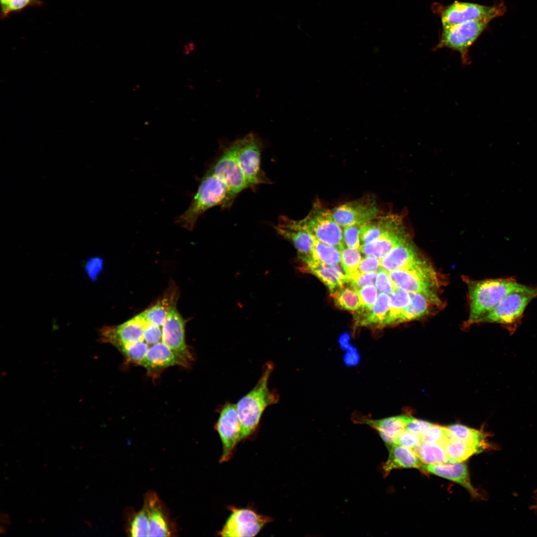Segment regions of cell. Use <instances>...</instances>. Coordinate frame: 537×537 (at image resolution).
<instances>
[{"mask_svg": "<svg viewBox=\"0 0 537 537\" xmlns=\"http://www.w3.org/2000/svg\"><path fill=\"white\" fill-rule=\"evenodd\" d=\"M469 323L477 322L491 311L505 297L517 291L537 289L521 284L513 278L487 279L469 281Z\"/></svg>", "mask_w": 537, "mask_h": 537, "instance_id": "1", "label": "cell"}, {"mask_svg": "<svg viewBox=\"0 0 537 537\" xmlns=\"http://www.w3.org/2000/svg\"><path fill=\"white\" fill-rule=\"evenodd\" d=\"M273 370V364L266 363L257 383L236 404L241 427V441L255 432L266 409L278 401L277 394L270 391L268 387L269 379Z\"/></svg>", "mask_w": 537, "mask_h": 537, "instance_id": "2", "label": "cell"}, {"mask_svg": "<svg viewBox=\"0 0 537 537\" xmlns=\"http://www.w3.org/2000/svg\"><path fill=\"white\" fill-rule=\"evenodd\" d=\"M233 201L225 181L209 169L202 178L188 208L176 222L183 228L192 230L199 217L207 210L219 205L228 208Z\"/></svg>", "mask_w": 537, "mask_h": 537, "instance_id": "3", "label": "cell"}, {"mask_svg": "<svg viewBox=\"0 0 537 537\" xmlns=\"http://www.w3.org/2000/svg\"><path fill=\"white\" fill-rule=\"evenodd\" d=\"M388 272L396 289L409 293L422 294L433 304L442 305V301L437 293L439 282L437 274L427 262L406 269Z\"/></svg>", "mask_w": 537, "mask_h": 537, "instance_id": "4", "label": "cell"}, {"mask_svg": "<svg viewBox=\"0 0 537 537\" xmlns=\"http://www.w3.org/2000/svg\"><path fill=\"white\" fill-rule=\"evenodd\" d=\"M298 222L303 228L320 242L335 247L340 251L345 247L342 227L334 220L331 210L318 201L314 203L308 215Z\"/></svg>", "mask_w": 537, "mask_h": 537, "instance_id": "5", "label": "cell"}, {"mask_svg": "<svg viewBox=\"0 0 537 537\" xmlns=\"http://www.w3.org/2000/svg\"><path fill=\"white\" fill-rule=\"evenodd\" d=\"M489 22L473 20L443 28L435 49L448 48L458 52L462 64H470L469 49Z\"/></svg>", "mask_w": 537, "mask_h": 537, "instance_id": "6", "label": "cell"}, {"mask_svg": "<svg viewBox=\"0 0 537 537\" xmlns=\"http://www.w3.org/2000/svg\"><path fill=\"white\" fill-rule=\"evenodd\" d=\"M506 6L503 3L492 6L477 3L454 1L443 7L440 12L443 28H448L465 22L483 20L490 22L492 19L504 15Z\"/></svg>", "mask_w": 537, "mask_h": 537, "instance_id": "7", "label": "cell"}, {"mask_svg": "<svg viewBox=\"0 0 537 537\" xmlns=\"http://www.w3.org/2000/svg\"><path fill=\"white\" fill-rule=\"evenodd\" d=\"M235 143L236 160L249 188L269 182L261 169L262 143L259 138L250 133Z\"/></svg>", "mask_w": 537, "mask_h": 537, "instance_id": "8", "label": "cell"}, {"mask_svg": "<svg viewBox=\"0 0 537 537\" xmlns=\"http://www.w3.org/2000/svg\"><path fill=\"white\" fill-rule=\"evenodd\" d=\"M537 297L533 291H517L505 297L491 311L477 322L500 324L512 326L520 322L528 304Z\"/></svg>", "mask_w": 537, "mask_h": 537, "instance_id": "9", "label": "cell"}, {"mask_svg": "<svg viewBox=\"0 0 537 537\" xmlns=\"http://www.w3.org/2000/svg\"><path fill=\"white\" fill-rule=\"evenodd\" d=\"M219 535L223 537H254L272 519L248 508H231Z\"/></svg>", "mask_w": 537, "mask_h": 537, "instance_id": "10", "label": "cell"}, {"mask_svg": "<svg viewBox=\"0 0 537 537\" xmlns=\"http://www.w3.org/2000/svg\"><path fill=\"white\" fill-rule=\"evenodd\" d=\"M222 445L220 462L227 461L232 457L235 447L241 441V424L236 404L226 403L221 408L215 425Z\"/></svg>", "mask_w": 537, "mask_h": 537, "instance_id": "11", "label": "cell"}, {"mask_svg": "<svg viewBox=\"0 0 537 537\" xmlns=\"http://www.w3.org/2000/svg\"><path fill=\"white\" fill-rule=\"evenodd\" d=\"M210 170L225 181L234 201L241 192L249 188L236 160L235 141L223 150Z\"/></svg>", "mask_w": 537, "mask_h": 537, "instance_id": "12", "label": "cell"}, {"mask_svg": "<svg viewBox=\"0 0 537 537\" xmlns=\"http://www.w3.org/2000/svg\"><path fill=\"white\" fill-rule=\"evenodd\" d=\"M336 222L342 227L352 225H363L379 216L375 200L365 197L339 205L331 210Z\"/></svg>", "mask_w": 537, "mask_h": 537, "instance_id": "13", "label": "cell"}, {"mask_svg": "<svg viewBox=\"0 0 537 537\" xmlns=\"http://www.w3.org/2000/svg\"><path fill=\"white\" fill-rule=\"evenodd\" d=\"M275 229L279 235L293 245L304 268L314 261L312 248L315 238L300 225L298 220L281 216Z\"/></svg>", "mask_w": 537, "mask_h": 537, "instance_id": "14", "label": "cell"}, {"mask_svg": "<svg viewBox=\"0 0 537 537\" xmlns=\"http://www.w3.org/2000/svg\"><path fill=\"white\" fill-rule=\"evenodd\" d=\"M184 327L183 318L175 305L173 306L162 326L163 340L171 350L191 363L193 358L185 342Z\"/></svg>", "mask_w": 537, "mask_h": 537, "instance_id": "15", "label": "cell"}, {"mask_svg": "<svg viewBox=\"0 0 537 537\" xmlns=\"http://www.w3.org/2000/svg\"><path fill=\"white\" fill-rule=\"evenodd\" d=\"M380 261L381 268L387 272L406 269L426 262L420 257L410 237L392 249Z\"/></svg>", "mask_w": 537, "mask_h": 537, "instance_id": "16", "label": "cell"}, {"mask_svg": "<svg viewBox=\"0 0 537 537\" xmlns=\"http://www.w3.org/2000/svg\"><path fill=\"white\" fill-rule=\"evenodd\" d=\"M143 506L148 513L150 537H170L174 533L169 515L162 502L154 492L148 493Z\"/></svg>", "mask_w": 537, "mask_h": 537, "instance_id": "17", "label": "cell"}, {"mask_svg": "<svg viewBox=\"0 0 537 537\" xmlns=\"http://www.w3.org/2000/svg\"><path fill=\"white\" fill-rule=\"evenodd\" d=\"M409 237L402 224L370 243L361 245L359 249L366 256L374 257L380 260L392 249L404 243Z\"/></svg>", "mask_w": 537, "mask_h": 537, "instance_id": "18", "label": "cell"}, {"mask_svg": "<svg viewBox=\"0 0 537 537\" xmlns=\"http://www.w3.org/2000/svg\"><path fill=\"white\" fill-rule=\"evenodd\" d=\"M389 308L390 295L386 293H380L370 310L359 308L354 312L356 324L361 326L385 327Z\"/></svg>", "mask_w": 537, "mask_h": 537, "instance_id": "19", "label": "cell"}, {"mask_svg": "<svg viewBox=\"0 0 537 537\" xmlns=\"http://www.w3.org/2000/svg\"><path fill=\"white\" fill-rule=\"evenodd\" d=\"M452 464H424L420 469L455 482L467 489L473 496H477V493L470 483L466 464L461 462Z\"/></svg>", "mask_w": 537, "mask_h": 537, "instance_id": "20", "label": "cell"}, {"mask_svg": "<svg viewBox=\"0 0 537 537\" xmlns=\"http://www.w3.org/2000/svg\"><path fill=\"white\" fill-rule=\"evenodd\" d=\"M401 216L396 214L379 215L360 227V244L370 243L385 233L401 226L403 224Z\"/></svg>", "mask_w": 537, "mask_h": 537, "instance_id": "21", "label": "cell"}, {"mask_svg": "<svg viewBox=\"0 0 537 537\" xmlns=\"http://www.w3.org/2000/svg\"><path fill=\"white\" fill-rule=\"evenodd\" d=\"M408 416L400 415L380 420L365 419L363 422L377 431L388 448L405 430Z\"/></svg>", "mask_w": 537, "mask_h": 537, "instance_id": "22", "label": "cell"}, {"mask_svg": "<svg viewBox=\"0 0 537 537\" xmlns=\"http://www.w3.org/2000/svg\"><path fill=\"white\" fill-rule=\"evenodd\" d=\"M389 454L387 461L382 466L384 476L393 469L402 468H419L422 462L410 448L398 444H393L388 448Z\"/></svg>", "mask_w": 537, "mask_h": 537, "instance_id": "23", "label": "cell"}, {"mask_svg": "<svg viewBox=\"0 0 537 537\" xmlns=\"http://www.w3.org/2000/svg\"><path fill=\"white\" fill-rule=\"evenodd\" d=\"M304 268L316 276L331 292L346 283V274L339 264L326 265L314 261Z\"/></svg>", "mask_w": 537, "mask_h": 537, "instance_id": "24", "label": "cell"}, {"mask_svg": "<svg viewBox=\"0 0 537 537\" xmlns=\"http://www.w3.org/2000/svg\"><path fill=\"white\" fill-rule=\"evenodd\" d=\"M448 459V463L460 462L466 460L475 453L484 449L478 447L462 441L450 439L442 446Z\"/></svg>", "mask_w": 537, "mask_h": 537, "instance_id": "25", "label": "cell"}, {"mask_svg": "<svg viewBox=\"0 0 537 537\" xmlns=\"http://www.w3.org/2000/svg\"><path fill=\"white\" fill-rule=\"evenodd\" d=\"M447 428L451 439L478 447L484 450L488 446L485 434L481 431L458 424Z\"/></svg>", "mask_w": 537, "mask_h": 537, "instance_id": "26", "label": "cell"}, {"mask_svg": "<svg viewBox=\"0 0 537 537\" xmlns=\"http://www.w3.org/2000/svg\"><path fill=\"white\" fill-rule=\"evenodd\" d=\"M431 303H432L422 294L410 293V302L399 317L397 324L421 318L428 314Z\"/></svg>", "mask_w": 537, "mask_h": 537, "instance_id": "27", "label": "cell"}, {"mask_svg": "<svg viewBox=\"0 0 537 537\" xmlns=\"http://www.w3.org/2000/svg\"><path fill=\"white\" fill-rule=\"evenodd\" d=\"M425 464L448 463V459L443 447L439 444L421 442L412 449Z\"/></svg>", "mask_w": 537, "mask_h": 537, "instance_id": "28", "label": "cell"}, {"mask_svg": "<svg viewBox=\"0 0 537 537\" xmlns=\"http://www.w3.org/2000/svg\"><path fill=\"white\" fill-rule=\"evenodd\" d=\"M167 295L142 313L145 320L160 327L164 325L170 309L175 305L174 295Z\"/></svg>", "mask_w": 537, "mask_h": 537, "instance_id": "29", "label": "cell"}, {"mask_svg": "<svg viewBox=\"0 0 537 537\" xmlns=\"http://www.w3.org/2000/svg\"><path fill=\"white\" fill-rule=\"evenodd\" d=\"M335 305L340 309L355 312L360 307L357 292L351 287H340L331 292Z\"/></svg>", "mask_w": 537, "mask_h": 537, "instance_id": "30", "label": "cell"}, {"mask_svg": "<svg viewBox=\"0 0 537 537\" xmlns=\"http://www.w3.org/2000/svg\"><path fill=\"white\" fill-rule=\"evenodd\" d=\"M313 257L316 262L326 265L339 264L341 260V251L314 238L312 248Z\"/></svg>", "mask_w": 537, "mask_h": 537, "instance_id": "31", "label": "cell"}, {"mask_svg": "<svg viewBox=\"0 0 537 537\" xmlns=\"http://www.w3.org/2000/svg\"><path fill=\"white\" fill-rule=\"evenodd\" d=\"M390 295L389 312L385 326L397 324L399 317L410 301V293L399 289Z\"/></svg>", "mask_w": 537, "mask_h": 537, "instance_id": "32", "label": "cell"}, {"mask_svg": "<svg viewBox=\"0 0 537 537\" xmlns=\"http://www.w3.org/2000/svg\"><path fill=\"white\" fill-rule=\"evenodd\" d=\"M150 527L148 513L143 506L131 519L129 534L132 537H150Z\"/></svg>", "mask_w": 537, "mask_h": 537, "instance_id": "33", "label": "cell"}, {"mask_svg": "<svg viewBox=\"0 0 537 537\" xmlns=\"http://www.w3.org/2000/svg\"><path fill=\"white\" fill-rule=\"evenodd\" d=\"M341 263L346 275L355 272L360 263L361 255L358 249L344 247L341 251Z\"/></svg>", "mask_w": 537, "mask_h": 537, "instance_id": "34", "label": "cell"}, {"mask_svg": "<svg viewBox=\"0 0 537 537\" xmlns=\"http://www.w3.org/2000/svg\"><path fill=\"white\" fill-rule=\"evenodd\" d=\"M450 439L447 427L434 424L421 437V442L437 444L441 446Z\"/></svg>", "mask_w": 537, "mask_h": 537, "instance_id": "35", "label": "cell"}, {"mask_svg": "<svg viewBox=\"0 0 537 537\" xmlns=\"http://www.w3.org/2000/svg\"><path fill=\"white\" fill-rule=\"evenodd\" d=\"M376 276V272L359 273L356 271L352 274L346 275V283L357 291L363 287L375 283Z\"/></svg>", "mask_w": 537, "mask_h": 537, "instance_id": "36", "label": "cell"}, {"mask_svg": "<svg viewBox=\"0 0 537 537\" xmlns=\"http://www.w3.org/2000/svg\"><path fill=\"white\" fill-rule=\"evenodd\" d=\"M360 303V308L370 310L375 303L377 296V288L374 284L368 285L357 291Z\"/></svg>", "mask_w": 537, "mask_h": 537, "instance_id": "37", "label": "cell"}, {"mask_svg": "<svg viewBox=\"0 0 537 537\" xmlns=\"http://www.w3.org/2000/svg\"><path fill=\"white\" fill-rule=\"evenodd\" d=\"M41 0H9L5 11L0 15L1 19H4L10 13H18L29 7H39L42 5Z\"/></svg>", "mask_w": 537, "mask_h": 537, "instance_id": "38", "label": "cell"}, {"mask_svg": "<svg viewBox=\"0 0 537 537\" xmlns=\"http://www.w3.org/2000/svg\"><path fill=\"white\" fill-rule=\"evenodd\" d=\"M361 227L359 225H352L343 228L344 241L347 247L357 249L360 248L359 233Z\"/></svg>", "mask_w": 537, "mask_h": 537, "instance_id": "39", "label": "cell"}, {"mask_svg": "<svg viewBox=\"0 0 537 537\" xmlns=\"http://www.w3.org/2000/svg\"><path fill=\"white\" fill-rule=\"evenodd\" d=\"M433 425L428 422L408 416L405 430L421 437Z\"/></svg>", "mask_w": 537, "mask_h": 537, "instance_id": "40", "label": "cell"}, {"mask_svg": "<svg viewBox=\"0 0 537 537\" xmlns=\"http://www.w3.org/2000/svg\"><path fill=\"white\" fill-rule=\"evenodd\" d=\"M378 271L375 281L376 288L380 293L391 294L396 288L392 283L388 272L381 268Z\"/></svg>", "mask_w": 537, "mask_h": 537, "instance_id": "41", "label": "cell"}, {"mask_svg": "<svg viewBox=\"0 0 537 537\" xmlns=\"http://www.w3.org/2000/svg\"><path fill=\"white\" fill-rule=\"evenodd\" d=\"M421 443V439L420 436L404 430L397 438L394 444L403 446L412 449L418 446Z\"/></svg>", "mask_w": 537, "mask_h": 537, "instance_id": "42", "label": "cell"}, {"mask_svg": "<svg viewBox=\"0 0 537 537\" xmlns=\"http://www.w3.org/2000/svg\"><path fill=\"white\" fill-rule=\"evenodd\" d=\"M381 268L380 260L372 256H366L360 262L357 271L359 273L376 272Z\"/></svg>", "mask_w": 537, "mask_h": 537, "instance_id": "43", "label": "cell"}, {"mask_svg": "<svg viewBox=\"0 0 537 537\" xmlns=\"http://www.w3.org/2000/svg\"><path fill=\"white\" fill-rule=\"evenodd\" d=\"M103 262L99 258H94L89 259L86 265V271L90 278L94 280L102 268Z\"/></svg>", "mask_w": 537, "mask_h": 537, "instance_id": "44", "label": "cell"}, {"mask_svg": "<svg viewBox=\"0 0 537 537\" xmlns=\"http://www.w3.org/2000/svg\"><path fill=\"white\" fill-rule=\"evenodd\" d=\"M346 350L347 352L344 356V361L346 365L353 366L358 364L360 359L358 350L351 345Z\"/></svg>", "mask_w": 537, "mask_h": 537, "instance_id": "45", "label": "cell"}, {"mask_svg": "<svg viewBox=\"0 0 537 537\" xmlns=\"http://www.w3.org/2000/svg\"><path fill=\"white\" fill-rule=\"evenodd\" d=\"M350 336L347 333L342 334L339 337V343L342 349L346 350L350 345L349 343Z\"/></svg>", "mask_w": 537, "mask_h": 537, "instance_id": "46", "label": "cell"}, {"mask_svg": "<svg viewBox=\"0 0 537 537\" xmlns=\"http://www.w3.org/2000/svg\"><path fill=\"white\" fill-rule=\"evenodd\" d=\"M0 521L4 524H9L10 522L9 519L8 515L6 513H1L0 514Z\"/></svg>", "mask_w": 537, "mask_h": 537, "instance_id": "47", "label": "cell"}, {"mask_svg": "<svg viewBox=\"0 0 537 537\" xmlns=\"http://www.w3.org/2000/svg\"><path fill=\"white\" fill-rule=\"evenodd\" d=\"M9 0H0V15L5 10Z\"/></svg>", "mask_w": 537, "mask_h": 537, "instance_id": "48", "label": "cell"}, {"mask_svg": "<svg viewBox=\"0 0 537 537\" xmlns=\"http://www.w3.org/2000/svg\"><path fill=\"white\" fill-rule=\"evenodd\" d=\"M193 47L194 45L192 43H191V42L188 43L184 46V48L183 50L184 53L186 54H188L190 51H192Z\"/></svg>", "mask_w": 537, "mask_h": 537, "instance_id": "49", "label": "cell"}, {"mask_svg": "<svg viewBox=\"0 0 537 537\" xmlns=\"http://www.w3.org/2000/svg\"><path fill=\"white\" fill-rule=\"evenodd\" d=\"M0 533L1 534H5L6 533V528L2 525H0Z\"/></svg>", "mask_w": 537, "mask_h": 537, "instance_id": "50", "label": "cell"}]
</instances>
